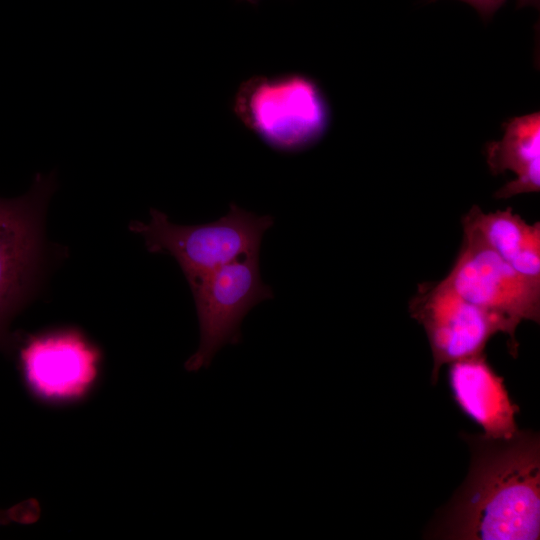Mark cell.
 Instances as JSON below:
<instances>
[{
	"label": "cell",
	"instance_id": "2",
	"mask_svg": "<svg viewBox=\"0 0 540 540\" xmlns=\"http://www.w3.org/2000/svg\"><path fill=\"white\" fill-rule=\"evenodd\" d=\"M232 107L248 130L283 153L300 152L314 145L330 120L320 86L309 76L297 73L247 79L239 86Z\"/></svg>",
	"mask_w": 540,
	"mask_h": 540
},
{
	"label": "cell",
	"instance_id": "4",
	"mask_svg": "<svg viewBox=\"0 0 540 540\" xmlns=\"http://www.w3.org/2000/svg\"><path fill=\"white\" fill-rule=\"evenodd\" d=\"M56 186L54 173H38L23 196L0 198V349L12 348L9 323L38 286L45 261L44 217Z\"/></svg>",
	"mask_w": 540,
	"mask_h": 540
},
{
	"label": "cell",
	"instance_id": "12",
	"mask_svg": "<svg viewBox=\"0 0 540 540\" xmlns=\"http://www.w3.org/2000/svg\"><path fill=\"white\" fill-rule=\"evenodd\" d=\"M39 516V508L34 500L25 501L6 510H0V524L11 522L31 523Z\"/></svg>",
	"mask_w": 540,
	"mask_h": 540
},
{
	"label": "cell",
	"instance_id": "10",
	"mask_svg": "<svg viewBox=\"0 0 540 540\" xmlns=\"http://www.w3.org/2000/svg\"><path fill=\"white\" fill-rule=\"evenodd\" d=\"M488 166L493 174L512 171L516 178L496 193L507 199L518 194L538 192L540 188V114L515 117L505 124L501 140L486 147Z\"/></svg>",
	"mask_w": 540,
	"mask_h": 540
},
{
	"label": "cell",
	"instance_id": "5",
	"mask_svg": "<svg viewBox=\"0 0 540 540\" xmlns=\"http://www.w3.org/2000/svg\"><path fill=\"white\" fill-rule=\"evenodd\" d=\"M409 313L426 332L433 357V384L444 364L483 353L499 332L509 336L510 353H517V326L467 301L444 280L419 285L409 302Z\"/></svg>",
	"mask_w": 540,
	"mask_h": 540
},
{
	"label": "cell",
	"instance_id": "14",
	"mask_svg": "<svg viewBox=\"0 0 540 540\" xmlns=\"http://www.w3.org/2000/svg\"><path fill=\"white\" fill-rule=\"evenodd\" d=\"M518 4L521 7L522 6H529V5L538 6L539 0H518Z\"/></svg>",
	"mask_w": 540,
	"mask_h": 540
},
{
	"label": "cell",
	"instance_id": "1",
	"mask_svg": "<svg viewBox=\"0 0 540 540\" xmlns=\"http://www.w3.org/2000/svg\"><path fill=\"white\" fill-rule=\"evenodd\" d=\"M471 464L432 535L448 539L534 540L540 535V439L464 434Z\"/></svg>",
	"mask_w": 540,
	"mask_h": 540
},
{
	"label": "cell",
	"instance_id": "8",
	"mask_svg": "<svg viewBox=\"0 0 540 540\" xmlns=\"http://www.w3.org/2000/svg\"><path fill=\"white\" fill-rule=\"evenodd\" d=\"M20 366L29 389L46 401H70L94 384L100 352L76 329L30 336L20 349Z\"/></svg>",
	"mask_w": 540,
	"mask_h": 540
},
{
	"label": "cell",
	"instance_id": "13",
	"mask_svg": "<svg viewBox=\"0 0 540 540\" xmlns=\"http://www.w3.org/2000/svg\"><path fill=\"white\" fill-rule=\"evenodd\" d=\"M436 1V0H430ZM474 7L484 18L492 16L506 0H461Z\"/></svg>",
	"mask_w": 540,
	"mask_h": 540
},
{
	"label": "cell",
	"instance_id": "3",
	"mask_svg": "<svg viewBox=\"0 0 540 540\" xmlns=\"http://www.w3.org/2000/svg\"><path fill=\"white\" fill-rule=\"evenodd\" d=\"M272 225L271 216L231 203L224 216L206 224L177 225L165 213L151 209L148 222L133 221L129 229L144 238L149 252L173 256L192 286L225 264L259 253L263 235Z\"/></svg>",
	"mask_w": 540,
	"mask_h": 540
},
{
	"label": "cell",
	"instance_id": "11",
	"mask_svg": "<svg viewBox=\"0 0 540 540\" xmlns=\"http://www.w3.org/2000/svg\"><path fill=\"white\" fill-rule=\"evenodd\" d=\"M463 226L481 239L516 271L540 279V223L529 224L511 208L484 212L473 206Z\"/></svg>",
	"mask_w": 540,
	"mask_h": 540
},
{
	"label": "cell",
	"instance_id": "15",
	"mask_svg": "<svg viewBox=\"0 0 540 540\" xmlns=\"http://www.w3.org/2000/svg\"><path fill=\"white\" fill-rule=\"evenodd\" d=\"M243 1H247V2H249V3H252V4H254V3H257V2H258V0H243Z\"/></svg>",
	"mask_w": 540,
	"mask_h": 540
},
{
	"label": "cell",
	"instance_id": "9",
	"mask_svg": "<svg viewBox=\"0 0 540 540\" xmlns=\"http://www.w3.org/2000/svg\"><path fill=\"white\" fill-rule=\"evenodd\" d=\"M449 383L459 409L483 428L485 436L510 438L518 432L519 407L484 352L450 363Z\"/></svg>",
	"mask_w": 540,
	"mask_h": 540
},
{
	"label": "cell",
	"instance_id": "7",
	"mask_svg": "<svg viewBox=\"0 0 540 540\" xmlns=\"http://www.w3.org/2000/svg\"><path fill=\"white\" fill-rule=\"evenodd\" d=\"M467 301L508 319L514 325L540 320V279L528 277L505 262L471 228L453 267L443 279Z\"/></svg>",
	"mask_w": 540,
	"mask_h": 540
},
{
	"label": "cell",
	"instance_id": "6",
	"mask_svg": "<svg viewBox=\"0 0 540 540\" xmlns=\"http://www.w3.org/2000/svg\"><path fill=\"white\" fill-rule=\"evenodd\" d=\"M200 330L196 352L185 362L195 372L208 368L225 345L241 341L244 317L258 303L273 298L271 287L261 278L259 253L243 256L209 273L190 286Z\"/></svg>",
	"mask_w": 540,
	"mask_h": 540
}]
</instances>
